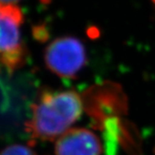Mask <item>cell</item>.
<instances>
[{"instance_id":"obj_1","label":"cell","mask_w":155,"mask_h":155,"mask_svg":"<svg viewBox=\"0 0 155 155\" xmlns=\"http://www.w3.org/2000/svg\"><path fill=\"white\" fill-rule=\"evenodd\" d=\"M82 112L80 95L73 91L42 92L31 107L25 132L32 141H51L64 135Z\"/></svg>"},{"instance_id":"obj_2","label":"cell","mask_w":155,"mask_h":155,"mask_svg":"<svg viewBox=\"0 0 155 155\" xmlns=\"http://www.w3.org/2000/svg\"><path fill=\"white\" fill-rule=\"evenodd\" d=\"M24 13L17 4L0 2V68L12 74L24 65L26 49L21 28Z\"/></svg>"},{"instance_id":"obj_3","label":"cell","mask_w":155,"mask_h":155,"mask_svg":"<svg viewBox=\"0 0 155 155\" xmlns=\"http://www.w3.org/2000/svg\"><path fill=\"white\" fill-rule=\"evenodd\" d=\"M49 70L64 79L75 78L86 63L82 42L73 37H61L51 41L44 52Z\"/></svg>"},{"instance_id":"obj_4","label":"cell","mask_w":155,"mask_h":155,"mask_svg":"<svg viewBox=\"0 0 155 155\" xmlns=\"http://www.w3.org/2000/svg\"><path fill=\"white\" fill-rule=\"evenodd\" d=\"M101 150L97 136L84 128L65 132L55 144L56 155H100Z\"/></svg>"},{"instance_id":"obj_5","label":"cell","mask_w":155,"mask_h":155,"mask_svg":"<svg viewBox=\"0 0 155 155\" xmlns=\"http://www.w3.org/2000/svg\"><path fill=\"white\" fill-rule=\"evenodd\" d=\"M0 155H37L29 146L21 144L9 145L0 150Z\"/></svg>"},{"instance_id":"obj_6","label":"cell","mask_w":155,"mask_h":155,"mask_svg":"<svg viewBox=\"0 0 155 155\" xmlns=\"http://www.w3.org/2000/svg\"><path fill=\"white\" fill-rule=\"evenodd\" d=\"M115 127H116V124H114V123H112V124H111V126H110L109 128L112 130V137H114V130H115ZM116 139L113 137L112 138V143H111V145H110V147L108 148V149H110V152H109V154L108 155H114V141H115Z\"/></svg>"},{"instance_id":"obj_7","label":"cell","mask_w":155,"mask_h":155,"mask_svg":"<svg viewBox=\"0 0 155 155\" xmlns=\"http://www.w3.org/2000/svg\"><path fill=\"white\" fill-rule=\"evenodd\" d=\"M20 0H0L1 3H8V4H16Z\"/></svg>"},{"instance_id":"obj_8","label":"cell","mask_w":155,"mask_h":155,"mask_svg":"<svg viewBox=\"0 0 155 155\" xmlns=\"http://www.w3.org/2000/svg\"><path fill=\"white\" fill-rule=\"evenodd\" d=\"M152 1H153V3H154V5H155V0H152Z\"/></svg>"}]
</instances>
